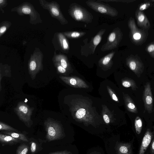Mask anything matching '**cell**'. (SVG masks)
<instances>
[{"mask_svg":"<svg viewBox=\"0 0 154 154\" xmlns=\"http://www.w3.org/2000/svg\"><path fill=\"white\" fill-rule=\"evenodd\" d=\"M70 110L76 121L82 123L86 126L90 125L95 126L98 118V114L88 100L80 98L73 100L71 103Z\"/></svg>","mask_w":154,"mask_h":154,"instance_id":"cell-1","label":"cell"},{"mask_svg":"<svg viewBox=\"0 0 154 154\" xmlns=\"http://www.w3.org/2000/svg\"><path fill=\"white\" fill-rule=\"evenodd\" d=\"M129 29V38L131 42L136 46H141L147 39L148 30L139 28L137 26L135 20L130 17L128 22Z\"/></svg>","mask_w":154,"mask_h":154,"instance_id":"cell-2","label":"cell"},{"mask_svg":"<svg viewBox=\"0 0 154 154\" xmlns=\"http://www.w3.org/2000/svg\"><path fill=\"white\" fill-rule=\"evenodd\" d=\"M11 11L16 12L20 16L28 15L29 17V22L32 24L36 25L42 22L40 14L30 2H23L11 8Z\"/></svg>","mask_w":154,"mask_h":154,"instance_id":"cell-3","label":"cell"},{"mask_svg":"<svg viewBox=\"0 0 154 154\" xmlns=\"http://www.w3.org/2000/svg\"><path fill=\"white\" fill-rule=\"evenodd\" d=\"M46 132V140L49 142L60 140L64 137L65 134L60 123L50 118L44 123Z\"/></svg>","mask_w":154,"mask_h":154,"instance_id":"cell-4","label":"cell"},{"mask_svg":"<svg viewBox=\"0 0 154 154\" xmlns=\"http://www.w3.org/2000/svg\"><path fill=\"white\" fill-rule=\"evenodd\" d=\"M43 54L38 48H35L29 60L28 69L31 78L34 80L36 75L43 68Z\"/></svg>","mask_w":154,"mask_h":154,"instance_id":"cell-5","label":"cell"},{"mask_svg":"<svg viewBox=\"0 0 154 154\" xmlns=\"http://www.w3.org/2000/svg\"><path fill=\"white\" fill-rule=\"evenodd\" d=\"M68 13L75 21L87 24L91 23L94 18L92 14L86 9L76 3L70 5Z\"/></svg>","mask_w":154,"mask_h":154,"instance_id":"cell-6","label":"cell"},{"mask_svg":"<svg viewBox=\"0 0 154 154\" xmlns=\"http://www.w3.org/2000/svg\"><path fill=\"white\" fill-rule=\"evenodd\" d=\"M41 6L49 12L51 16L57 20L61 24L64 25L68 23L61 11L60 6L55 1L48 2L45 0H39Z\"/></svg>","mask_w":154,"mask_h":154,"instance_id":"cell-7","label":"cell"},{"mask_svg":"<svg viewBox=\"0 0 154 154\" xmlns=\"http://www.w3.org/2000/svg\"><path fill=\"white\" fill-rule=\"evenodd\" d=\"M14 111L19 119L29 128L33 124L31 119L33 108L29 107L25 102H19L14 109Z\"/></svg>","mask_w":154,"mask_h":154,"instance_id":"cell-8","label":"cell"},{"mask_svg":"<svg viewBox=\"0 0 154 154\" xmlns=\"http://www.w3.org/2000/svg\"><path fill=\"white\" fill-rule=\"evenodd\" d=\"M123 33L120 28H114L108 36L106 42L103 45L101 51H105L112 50L117 48L123 38Z\"/></svg>","mask_w":154,"mask_h":154,"instance_id":"cell-9","label":"cell"},{"mask_svg":"<svg viewBox=\"0 0 154 154\" xmlns=\"http://www.w3.org/2000/svg\"><path fill=\"white\" fill-rule=\"evenodd\" d=\"M106 31L105 29H100L97 34L93 37L90 42L88 43L86 39L84 40V45L82 46L81 52L82 55L87 57L93 54L97 46L101 41L102 37Z\"/></svg>","mask_w":154,"mask_h":154,"instance_id":"cell-10","label":"cell"},{"mask_svg":"<svg viewBox=\"0 0 154 154\" xmlns=\"http://www.w3.org/2000/svg\"><path fill=\"white\" fill-rule=\"evenodd\" d=\"M85 3L90 8L97 12L112 17H116L118 15V12L116 9L102 2L88 0Z\"/></svg>","mask_w":154,"mask_h":154,"instance_id":"cell-11","label":"cell"},{"mask_svg":"<svg viewBox=\"0 0 154 154\" xmlns=\"http://www.w3.org/2000/svg\"><path fill=\"white\" fill-rule=\"evenodd\" d=\"M127 65L138 77H140L144 69V66L140 58L136 54H131L125 59Z\"/></svg>","mask_w":154,"mask_h":154,"instance_id":"cell-12","label":"cell"},{"mask_svg":"<svg viewBox=\"0 0 154 154\" xmlns=\"http://www.w3.org/2000/svg\"><path fill=\"white\" fill-rule=\"evenodd\" d=\"M143 99L145 109L149 113H152L153 111V99L149 82L146 83L144 85Z\"/></svg>","mask_w":154,"mask_h":154,"instance_id":"cell-13","label":"cell"},{"mask_svg":"<svg viewBox=\"0 0 154 154\" xmlns=\"http://www.w3.org/2000/svg\"><path fill=\"white\" fill-rule=\"evenodd\" d=\"M64 83L69 86L76 88H88V85L81 79L76 76H60Z\"/></svg>","mask_w":154,"mask_h":154,"instance_id":"cell-14","label":"cell"},{"mask_svg":"<svg viewBox=\"0 0 154 154\" xmlns=\"http://www.w3.org/2000/svg\"><path fill=\"white\" fill-rule=\"evenodd\" d=\"M135 15L137 26L140 28L148 30L151 27L150 23L143 12L137 9Z\"/></svg>","mask_w":154,"mask_h":154,"instance_id":"cell-15","label":"cell"},{"mask_svg":"<svg viewBox=\"0 0 154 154\" xmlns=\"http://www.w3.org/2000/svg\"><path fill=\"white\" fill-rule=\"evenodd\" d=\"M115 54V51H112L100 58L98 62L99 66L103 70L110 69L113 65L112 59Z\"/></svg>","mask_w":154,"mask_h":154,"instance_id":"cell-16","label":"cell"},{"mask_svg":"<svg viewBox=\"0 0 154 154\" xmlns=\"http://www.w3.org/2000/svg\"><path fill=\"white\" fill-rule=\"evenodd\" d=\"M52 61L59 63L68 71H72V69L67 56L63 54H57L54 52L52 59Z\"/></svg>","mask_w":154,"mask_h":154,"instance_id":"cell-17","label":"cell"},{"mask_svg":"<svg viewBox=\"0 0 154 154\" xmlns=\"http://www.w3.org/2000/svg\"><path fill=\"white\" fill-rule=\"evenodd\" d=\"M56 37L60 50L63 52L68 53L69 50V47L67 38L63 32L57 33Z\"/></svg>","mask_w":154,"mask_h":154,"instance_id":"cell-18","label":"cell"},{"mask_svg":"<svg viewBox=\"0 0 154 154\" xmlns=\"http://www.w3.org/2000/svg\"><path fill=\"white\" fill-rule=\"evenodd\" d=\"M153 134L149 129L146 130L143 137L138 154H144L150 144Z\"/></svg>","mask_w":154,"mask_h":154,"instance_id":"cell-19","label":"cell"},{"mask_svg":"<svg viewBox=\"0 0 154 154\" xmlns=\"http://www.w3.org/2000/svg\"><path fill=\"white\" fill-rule=\"evenodd\" d=\"M117 154H132L131 144L129 143H118L116 146Z\"/></svg>","mask_w":154,"mask_h":154,"instance_id":"cell-20","label":"cell"},{"mask_svg":"<svg viewBox=\"0 0 154 154\" xmlns=\"http://www.w3.org/2000/svg\"><path fill=\"white\" fill-rule=\"evenodd\" d=\"M22 141L9 135L0 133V142L3 144L15 145L18 143H20Z\"/></svg>","mask_w":154,"mask_h":154,"instance_id":"cell-21","label":"cell"},{"mask_svg":"<svg viewBox=\"0 0 154 154\" xmlns=\"http://www.w3.org/2000/svg\"><path fill=\"white\" fill-rule=\"evenodd\" d=\"M125 105L127 110L130 112L137 113L138 111L134 102L128 94H125L123 96Z\"/></svg>","mask_w":154,"mask_h":154,"instance_id":"cell-22","label":"cell"},{"mask_svg":"<svg viewBox=\"0 0 154 154\" xmlns=\"http://www.w3.org/2000/svg\"><path fill=\"white\" fill-rule=\"evenodd\" d=\"M102 116L104 121L107 124H109L113 120V116L106 106L103 105Z\"/></svg>","mask_w":154,"mask_h":154,"instance_id":"cell-23","label":"cell"},{"mask_svg":"<svg viewBox=\"0 0 154 154\" xmlns=\"http://www.w3.org/2000/svg\"><path fill=\"white\" fill-rule=\"evenodd\" d=\"M67 38L70 39L80 38L85 35L86 32H84L67 31L63 32Z\"/></svg>","mask_w":154,"mask_h":154,"instance_id":"cell-24","label":"cell"},{"mask_svg":"<svg viewBox=\"0 0 154 154\" xmlns=\"http://www.w3.org/2000/svg\"><path fill=\"white\" fill-rule=\"evenodd\" d=\"M3 133L5 134L9 135L15 138L20 140L21 141L26 142H29V140L28 139L27 137L24 134L18 133L17 132H15L14 131H3Z\"/></svg>","mask_w":154,"mask_h":154,"instance_id":"cell-25","label":"cell"},{"mask_svg":"<svg viewBox=\"0 0 154 154\" xmlns=\"http://www.w3.org/2000/svg\"><path fill=\"white\" fill-rule=\"evenodd\" d=\"M122 83L124 87L126 88L131 87L134 90H135L137 88L135 81L131 79L125 78L122 79Z\"/></svg>","mask_w":154,"mask_h":154,"instance_id":"cell-26","label":"cell"},{"mask_svg":"<svg viewBox=\"0 0 154 154\" xmlns=\"http://www.w3.org/2000/svg\"><path fill=\"white\" fill-rule=\"evenodd\" d=\"M12 25L9 21L5 20L0 23V38L7 31Z\"/></svg>","mask_w":154,"mask_h":154,"instance_id":"cell-27","label":"cell"},{"mask_svg":"<svg viewBox=\"0 0 154 154\" xmlns=\"http://www.w3.org/2000/svg\"><path fill=\"white\" fill-rule=\"evenodd\" d=\"M34 139L32 138L29 139L30 149L32 154L35 153L40 150L39 144Z\"/></svg>","mask_w":154,"mask_h":154,"instance_id":"cell-28","label":"cell"},{"mask_svg":"<svg viewBox=\"0 0 154 154\" xmlns=\"http://www.w3.org/2000/svg\"><path fill=\"white\" fill-rule=\"evenodd\" d=\"M154 2V0L145 1L144 2L139 5L137 9L141 11L146 10L153 5L152 3Z\"/></svg>","mask_w":154,"mask_h":154,"instance_id":"cell-29","label":"cell"},{"mask_svg":"<svg viewBox=\"0 0 154 154\" xmlns=\"http://www.w3.org/2000/svg\"><path fill=\"white\" fill-rule=\"evenodd\" d=\"M134 126L136 133L140 134L142 129V122L141 119L138 116L135 119Z\"/></svg>","mask_w":154,"mask_h":154,"instance_id":"cell-30","label":"cell"},{"mask_svg":"<svg viewBox=\"0 0 154 154\" xmlns=\"http://www.w3.org/2000/svg\"><path fill=\"white\" fill-rule=\"evenodd\" d=\"M29 150L28 145L25 144H21L18 147L16 154H27Z\"/></svg>","mask_w":154,"mask_h":154,"instance_id":"cell-31","label":"cell"},{"mask_svg":"<svg viewBox=\"0 0 154 154\" xmlns=\"http://www.w3.org/2000/svg\"><path fill=\"white\" fill-rule=\"evenodd\" d=\"M145 50L152 58H154V42L153 41L146 45Z\"/></svg>","mask_w":154,"mask_h":154,"instance_id":"cell-32","label":"cell"},{"mask_svg":"<svg viewBox=\"0 0 154 154\" xmlns=\"http://www.w3.org/2000/svg\"><path fill=\"white\" fill-rule=\"evenodd\" d=\"M4 130L11 131H18L17 130L11 126L0 122V131Z\"/></svg>","mask_w":154,"mask_h":154,"instance_id":"cell-33","label":"cell"},{"mask_svg":"<svg viewBox=\"0 0 154 154\" xmlns=\"http://www.w3.org/2000/svg\"><path fill=\"white\" fill-rule=\"evenodd\" d=\"M53 62L58 73L61 74H65L67 73L68 71L62 66L59 63L54 61Z\"/></svg>","mask_w":154,"mask_h":154,"instance_id":"cell-34","label":"cell"},{"mask_svg":"<svg viewBox=\"0 0 154 154\" xmlns=\"http://www.w3.org/2000/svg\"><path fill=\"white\" fill-rule=\"evenodd\" d=\"M97 1L106 2H122L124 3H130L135 1V0H97Z\"/></svg>","mask_w":154,"mask_h":154,"instance_id":"cell-35","label":"cell"},{"mask_svg":"<svg viewBox=\"0 0 154 154\" xmlns=\"http://www.w3.org/2000/svg\"><path fill=\"white\" fill-rule=\"evenodd\" d=\"M107 89L112 99L115 101L119 102V100L118 97L112 89L108 86H107Z\"/></svg>","mask_w":154,"mask_h":154,"instance_id":"cell-36","label":"cell"},{"mask_svg":"<svg viewBox=\"0 0 154 154\" xmlns=\"http://www.w3.org/2000/svg\"><path fill=\"white\" fill-rule=\"evenodd\" d=\"M8 4V2L7 0H0V10L2 13H4L3 8L5 7Z\"/></svg>","mask_w":154,"mask_h":154,"instance_id":"cell-37","label":"cell"},{"mask_svg":"<svg viewBox=\"0 0 154 154\" xmlns=\"http://www.w3.org/2000/svg\"><path fill=\"white\" fill-rule=\"evenodd\" d=\"M48 154H72V153L71 152L65 150L53 152Z\"/></svg>","mask_w":154,"mask_h":154,"instance_id":"cell-38","label":"cell"},{"mask_svg":"<svg viewBox=\"0 0 154 154\" xmlns=\"http://www.w3.org/2000/svg\"><path fill=\"white\" fill-rule=\"evenodd\" d=\"M150 153L151 154H154V140L153 139L152 141L150 146Z\"/></svg>","mask_w":154,"mask_h":154,"instance_id":"cell-39","label":"cell"},{"mask_svg":"<svg viewBox=\"0 0 154 154\" xmlns=\"http://www.w3.org/2000/svg\"><path fill=\"white\" fill-rule=\"evenodd\" d=\"M4 66V65L2 64V63H0V80L1 81V79H2V75H1V71L2 69L3 66Z\"/></svg>","mask_w":154,"mask_h":154,"instance_id":"cell-40","label":"cell"},{"mask_svg":"<svg viewBox=\"0 0 154 154\" xmlns=\"http://www.w3.org/2000/svg\"><path fill=\"white\" fill-rule=\"evenodd\" d=\"M1 81L0 80V91H1V90H2V87H1Z\"/></svg>","mask_w":154,"mask_h":154,"instance_id":"cell-41","label":"cell"}]
</instances>
